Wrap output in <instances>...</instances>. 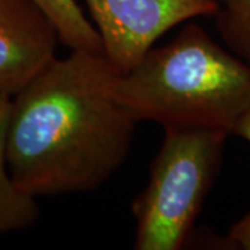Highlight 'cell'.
<instances>
[{"instance_id": "obj_11", "label": "cell", "mask_w": 250, "mask_h": 250, "mask_svg": "<svg viewBox=\"0 0 250 250\" xmlns=\"http://www.w3.org/2000/svg\"><path fill=\"white\" fill-rule=\"evenodd\" d=\"M218 1H220V4L223 6V4H224V3H225V1H227V0H218Z\"/></svg>"}, {"instance_id": "obj_4", "label": "cell", "mask_w": 250, "mask_h": 250, "mask_svg": "<svg viewBox=\"0 0 250 250\" xmlns=\"http://www.w3.org/2000/svg\"><path fill=\"white\" fill-rule=\"evenodd\" d=\"M103 54L120 74L132 70L170 29L215 16L218 0H85Z\"/></svg>"}, {"instance_id": "obj_5", "label": "cell", "mask_w": 250, "mask_h": 250, "mask_svg": "<svg viewBox=\"0 0 250 250\" xmlns=\"http://www.w3.org/2000/svg\"><path fill=\"white\" fill-rule=\"evenodd\" d=\"M59 34L32 0H0V95L13 98L56 59Z\"/></svg>"}, {"instance_id": "obj_2", "label": "cell", "mask_w": 250, "mask_h": 250, "mask_svg": "<svg viewBox=\"0 0 250 250\" xmlns=\"http://www.w3.org/2000/svg\"><path fill=\"white\" fill-rule=\"evenodd\" d=\"M114 93L136 123L232 135L250 107V64L190 22L121 74Z\"/></svg>"}, {"instance_id": "obj_6", "label": "cell", "mask_w": 250, "mask_h": 250, "mask_svg": "<svg viewBox=\"0 0 250 250\" xmlns=\"http://www.w3.org/2000/svg\"><path fill=\"white\" fill-rule=\"evenodd\" d=\"M11 98L0 95V235L27 229L36 223L39 207L35 197L14 184L7 164V128Z\"/></svg>"}, {"instance_id": "obj_9", "label": "cell", "mask_w": 250, "mask_h": 250, "mask_svg": "<svg viewBox=\"0 0 250 250\" xmlns=\"http://www.w3.org/2000/svg\"><path fill=\"white\" fill-rule=\"evenodd\" d=\"M225 245L228 249L250 250V211L229 229Z\"/></svg>"}, {"instance_id": "obj_3", "label": "cell", "mask_w": 250, "mask_h": 250, "mask_svg": "<svg viewBox=\"0 0 250 250\" xmlns=\"http://www.w3.org/2000/svg\"><path fill=\"white\" fill-rule=\"evenodd\" d=\"M229 135L166 129L147 185L132 205L136 250L181 249L221 168Z\"/></svg>"}, {"instance_id": "obj_10", "label": "cell", "mask_w": 250, "mask_h": 250, "mask_svg": "<svg viewBox=\"0 0 250 250\" xmlns=\"http://www.w3.org/2000/svg\"><path fill=\"white\" fill-rule=\"evenodd\" d=\"M233 135H238L239 138L250 143V107L246 110V113L238 121V124L233 129Z\"/></svg>"}, {"instance_id": "obj_8", "label": "cell", "mask_w": 250, "mask_h": 250, "mask_svg": "<svg viewBox=\"0 0 250 250\" xmlns=\"http://www.w3.org/2000/svg\"><path fill=\"white\" fill-rule=\"evenodd\" d=\"M215 17L224 43L250 64V0H227Z\"/></svg>"}, {"instance_id": "obj_7", "label": "cell", "mask_w": 250, "mask_h": 250, "mask_svg": "<svg viewBox=\"0 0 250 250\" xmlns=\"http://www.w3.org/2000/svg\"><path fill=\"white\" fill-rule=\"evenodd\" d=\"M53 22L59 39L70 50L103 53L95 25L85 17L75 0H32Z\"/></svg>"}, {"instance_id": "obj_1", "label": "cell", "mask_w": 250, "mask_h": 250, "mask_svg": "<svg viewBox=\"0 0 250 250\" xmlns=\"http://www.w3.org/2000/svg\"><path fill=\"white\" fill-rule=\"evenodd\" d=\"M120 75L103 53L71 50L11 98L7 164L22 192H92L120 170L138 124L116 98Z\"/></svg>"}]
</instances>
